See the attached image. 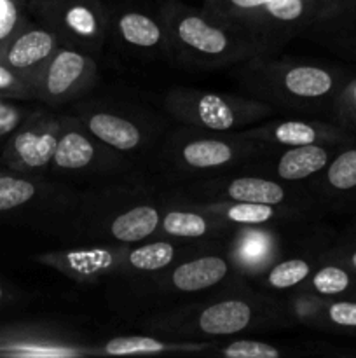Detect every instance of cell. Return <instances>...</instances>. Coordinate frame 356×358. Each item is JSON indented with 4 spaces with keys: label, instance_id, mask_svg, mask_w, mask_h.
<instances>
[{
    "label": "cell",
    "instance_id": "e0dca14e",
    "mask_svg": "<svg viewBox=\"0 0 356 358\" xmlns=\"http://www.w3.org/2000/svg\"><path fill=\"white\" fill-rule=\"evenodd\" d=\"M339 147L341 145H327V143L271 147L267 154L250 161L239 170L276 178L286 184H306L327 168Z\"/></svg>",
    "mask_w": 356,
    "mask_h": 358
},
{
    "label": "cell",
    "instance_id": "8fae6325",
    "mask_svg": "<svg viewBox=\"0 0 356 358\" xmlns=\"http://www.w3.org/2000/svg\"><path fill=\"white\" fill-rule=\"evenodd\" d=\"M38 21L52 28L63 45L80 49L94 58L103 52L110 34L108 10L101 0H54Z\"/></svg>",
    "mask_w": 356,
    "mask_h": 358
},
{
    "label": "cell",
    "instance_id": "7402d4cb",
    "mask_svg": "<svg viewBox=\"0 0 356 358\" xmlns=\"http://www.w3.org/2000/svg\"><path fill=\"white\" fill-rule=\"evenodd\" d=\"M108 23L110 34L126 51L143 58L168 56L166 28L161 13L152 14L140 7H122L108 14Z\"/></svg>",
    "mask_w": 356,
    "mask_h": 358
},
{
    "label": "cell",
    "instance_id": "d6986e66",
    "mask_svg": "<svg viewBox=\"0 0 356 358\" xmlns=\"http://www.w3.org/2000/svg\"><path fill=\"white\" fill-rule=\"evenodd\" d=\"M98 355V348L70 341L58 332L35 325H9L0 329L2 358H77Z\"/></svg>",
    "mask_w": 356,
    "mask_h": 358
},
{
    "label": "cell",
    "instance_id": "44dd1931",
    "mask_svg": "<svg viewBox=\"0 0 356 358\" xmlns=\"http://www.w3.org/2000/svg\"><path fill=\"white\" fill-rule=\"evenodd\" d=\"M320 208L356 210V140L342 143L320 175L306 182Z\"/></svg>",
    "mask_w": 356,
    "mask_h": 358
},
{
    "label": "cell",
    "instance_id": "e575fe53",
    "mask_svg": "<svg viewBox=\"0 0 356 358\" xmlns=\"http://www.w3.org/2000/svg\"><path fill=\"white\" fill-rule=\"evenodd\" d=\"M0 96L10 100H35L34 80L0 62Z\"/></svg>",
    "mask_w": 356,
    "mask_h": 358
},
{
    "label": "cell",
    "instance_id": "603a6c76",
    "mask_svg": "<svg viewBox=\"0 0 356 358\" xmlns=\"http://www.w3.org/2000/svg\"><path fill=\"white\" fill-rule=\"evenodd\" d=\"M236 226L216 219L212 213L202 212L175 198L164 199V212L156 236L175 238L199 243H225Z\"/></svg>",
    "mask_w": 356,
    "mask_h": 358
},
{
    "label": "cell",
    "instance_id": "ab89813d",
    "mask_svg": "<svg viewBox=\"0 0 356 358\" xmlns=\"http://www.w3.org/2000/svg\"><path fill=\"white\" fill-rule=\"evenodd\" d=\"M9 299H10V294H9V290H7L6 287H3L2 283H0V308H2V306H6V304L9 303Z\"/></svg>",
    "mask_w": 356,
    "mask_h": 358
},
{
    "label": "cell",
    "instance_id": "f546056e",
    "mask_svg": "<svg viewBox=\"0 0 356 358\" xmlns=\"http://www.w3.org/2000/svg\"><path fill=\"white\" fill-rule=\"evenodd\" d=\"M320 329L342 334L356 336V299L355 297H335L327 299L321 315Z\"/></svg>",
    "mask_w": 356,
    "mask_h": 358
},
{
    "label": "cell",
    "instance_id": "f1b7e54d",
    "mask_svg": "<svg viewBox=\"0 0 356 358\" xmlns=\"http://www.w3.org/2000/svg\"><path fill=\"white\" fill-rule=\"evenodd\" d=\"M321 252L314 259L311 257L279 259V261H276L274 264H272L264 275L258 276V278H262L264 287L274 290V292L299 289V287H302L304 283L307 282V278L311 276L313 269L316 268Z\"/></svg>",
    "mask_w": 356,
    "mask_h": 358
},
{
    "label": "cell",
    "instance_id": "5bb4252c",
    "mask_svg": "<svg viewBox=\"0 0 356 358\" xmlns=\"http://www.w3.org/2000/svg\"><path fill=\"white\" fill-rule=\"evenodd\" d=\"M131 159L94 138L77 117H63L51 170L58 173H112L126 170Z\"/></svg>",
    "mask_w": 356,
    "mask_h": 358
},
{
    "label": "cell",
    "instance_id": "f35d334b",
    "mask_svg": "<svg viewBox=\"0 0 356 358\" xmlns=\"http://www.w3.org/2000/svg\"><path fill=\"white\" fill-rule=\"evenodd\" d=\"M21 2H23L24 9H27L30 14H34V16L38 20V17L44 14V10L47 9L54 0H21Z\"/></svg>",
    "mask_w": 356,
    "mask_h": 358
},
{
    "label": "cell",
    "instance_id": "7a4b0ae2",
    "mask_svg": "<svg viewBox=\"0 0 356 358\" xmlns=\"http://www.w3.org/2000/svg\"><path fill=\"white\" fill-rule=\"evenodd\" d=\"M237 77L248 96L274 108L316 112L332 108L349 77L341 66L313 59L271 58L269 52L239 63Z\"/></svg>",
    "mask_w": 356,
    "mask_h": 358
},
{
    "label": "cell",
    "instance_id": "83f0119b",
    "mask_svg": "<svg viewBox=\"0 0 356 358\" xmlns=\"http://www.w3.org/2000/svg\"><path fill=\"white\" fill-rule=\"evenodd\" d=\"M302 289L318 294L327 299L335 297H355L356 296V273L348 266L339 262L337 259L327 254V248L321 252L320 261L313 269Z\"/></svg>",
    "mask_w": 356,
    "mask_h": 358
},
{
    "label": "cell",
    "instance_id": "8992f818",
    "mask_svg": "<svg viewBox=\"0 0 356 358\" xmlns=\"http://www.w3.org/2000/svg\"><path fill=\"white\" fill-rule=\"evenodd\" d=\"M163 107L181 126L215 133H239L265 121L276 110L251 96L195 87H173L164 94Z\"/></svg>",
    "mask_w": 356,
    "mask_h": 358
},
{
    "label": "cell",
    "instance_id": "4fadbf2b",
    "mask_svg": "<svg viewBox=\"0 0 356 358\" xmlns=\"http://www.w3.org/2000/svg\"><path fill=\"white\" fill-rule=\"evenodd\" d=\"M61 124V115L31 112L0 150V163L13 171L38 177L51 168Z\"/></svg>",
    "mask_w": 356,
    "mask_h": 358
},
{
    "label": "cell",
    "instance_id": "2e32d148",
    "mask_svg": "<svg viewBox=\"0 0 356 358\" xmlns=\"http://www.w3.org/2000/svg\"><path fill=\"white\" fill-rule=\"evenodd\" d=\"M237 275L227 254L220 252H194L180 259L159 275L150 278V285L163 294L192 296L223 285Z\"/></svg>",
    "mask_w": 356,
    "mask_h": 358
},
{
    "label": "cell",
    "instance_id": "30bf717a",
    "mask_svg": "<svg viewBox=\"0 0 356 358\" xmlns=\"http://www.w3.org/2000/svg\"><path fill=\"white\" fill-rule=\"evenodd\" d=\"M335 0H272L262 9L236 21L265 52L302 35L316 23Z\"/></svg>",
    "mask_w": 356,
    "mask_h": 358
},
{
    "label": "cell",
    "instance_id": "74e56055",
    "mask_svg": "<svg viewBox=\"0 0 356 358\" xmlns=\"http://www.w3.org/2000/svg\"><path fill=\"white\" fill-rule=\"evenodd\" d=\"M327 254L356 273V222L351 224L330 247H327Z\"/></svg>",
    "mask_w": 356,
    "mask_h": 358
},
{
    "label": "cell",
    "instance_id": "277c9868",
    "mask_svg": "<svg viewBox=\"0 0 356 358\" xmlns=\"http://www.w3.org/2000/svg\"><path fill=\"white\" fill-rule=\"evenodd\" d=\"M271 145L241 133H215L202 129H177L164 140L161 161L171 173L188 180L229 173L269 152Z\"/></svg>",
    "mask_w": 356,
    "mask_h": 358
},
{
    "label": "cell",
    "instance_id": "4dcf8cb0",
    "mask_svg": "<svg viewBox=\"0 0 356 358\" xmlns=\"http://www.w3.org/2000/svg\"><path fill=\"white\" fill-rule=\"evenodd\" d=\"M286 303L288 304H286V311L283 315H286L288 318H295V320L302 322V324L320 327L327 297H321L318 294H313L299 287L295 296L290 297Z\"/></svg>",
    "mask_w": 356,
    "mask_h": 358
},
{
    "label": "cell",
    "instance_id": "9a60e30c",
    "mask_svg": "<svg viewBox=\"0 0 356 358\" xmlns=\"http://www.w3.org/2000/svg\"><path fill=\"white\" fill-rule=\"evenodd\" d=\"M129 245L79 243L35 257L42 266L56 269L77 283H100L124 278V257Z\"/></svg>",
    "mask_w": 356,
    "mask_h": 358
},
{
    "label": "cell",
    "instance_id": "6da1fadb",
    "mask_svg": "<svg viewBox=\"0 0 356 358\" xmlns=\"http://www.w3.org/2000/svg\"><path fill=\"white\" fill-rule=\"evenodd\" d=\"M164 199L157 201L140 187H108L75 194L58 229L79 243L135 245L157 234Z\"/></svg>",
    "mask_w": 356,
    "mask_h": 358
},
{
    "label": "cell",
    "instance_id": "ffe728a7",
    "mask_svg": "<svg viewBox=\"0 0 356 358\" xmlns=\"http://www.w3.org/2000/svg\"><path fill=\"white\" fill-rule=\"evenodd\" d=\"M225 254L239 276L258 278L281 257L274 226H236L225 240Z\"/></svg>",
    "mask_w": 356,
    "mask_h": 358
},
{
    "label": "cell",
    "instance_id": "8d00e7d4",
    "mask_svg": "<svg viewBox=\"0 0 356 358\" xmlns=\"http://www.w3.org/2000/svg\"><path fill=\"white\" fill-rule=\"evenodd\" d=\"M31 115L27 108L21 107L10 98L0 96V150L3 149L7 140L13 136V133L27 121Z\"/></svg>",
    "mask_w": 356,
    "mask_h": 358
},
{
    "label": "cell",
    "instance_id": "ba28073f",
    "mask_svg": "<svg viewBox=\"0 0 356 358\" xmlns=\"http://www.w3.org/2000/svg\"><path fill=\"white\" fill-rule=\"evenodd\" d=\"M96 80V58L61 44L34 77L35 100L52 108L63 107L86 96Z\"/></svg>",
    "mask_w": 356,
    "mask_h": 358
},
{
    "label": "cell",
    "instance_id": "d6a6232c",
    "mask_svg": "<svg viewBox=\"0 0 356 358\" xmlns=\"http://www.w3.org/2000/svg\"><path fill=\"white\" fill-rule=\"evenodd\" d=\"M330 110L334 112L335 124L356 136V76L349 77L344 87L339 91Z\"/></svg>",
    "mask_w": 356,
    "mask_h": 358
},
{
    "label": "cell",
    "instance_id": "836d02e7",
    "mask_svg": "<svg viewBox=\"0 0 356 358\" xmlns=\"http://www.w3.org/2000/svg\"><path fill=\"white\" fill-rule=\"evenodd\" d=\"M271 2L272 0H205L202 7L222 20L236 23Z\"/></svg>",
    "mask_w": 356,
    "mask_h": 358
},
{
    "label": "cell",
    "instance_id": "4316f807",
    "mask_svg": "<svg viewBox=\"0 0 356 358\" xmlns=\"http://www.w3.org/2000/svg\"><path fill=\"white\" fill-rule=\"evenodd\" d=\"M213 343L195 341H166L156 336H117L98 346V355L129 357V355H157L170 352H208Z\"/></svg>",
    "mask_w": 356,
    "mask_h": 358
},
{
    "label": "cell",
    "instance_id": "d4e9b609",
    "mask_svg": "<svg viewBox=\"0 0 356 358\" xmlns=\"http://www.w3.org/2000/svg\"><path fill=\"white\" fill-rule=\"evenodd\" d=\"M171 198L202 210V212L212 213L213 217L230 224V226H278L283 222L306 220L313 215L304 210L285 208V206L276 205L225 201V199H184L175 194H171Z\"/></svg>",
    "mask_w": 356,
    "mask_h": 358
},
{
    "label": "cell",
    "instance_id": "3957f363",
    "mask_svg": "<svg viewBox=\"0 0 356 358\" xmlns=\"http://www.w3.org/2000/svg\"><path fill=\"white\" fill-rule=\"evenodd\" d=\"M166 28L168 56L192 69H222L239 65L264 48L239 24L195 9L178 0H164L159 7Z\"/></svg>",
    "mask_w": 356,
    "mask_h": 358
},
{
    "label": "cell",
    "instance_id": "7c38bea8",
    "mask_svg": "<svg viewBox=\"0 0 356 358\" xmlns=\"http://www.w3.org/2000/svg\"><path fill=\"white\" fill-rule=\"evenodd\" d=\"M75 194L49 184L37 175L20 173L3 166L0 173V215H38L58 222L72 205Z\"/></svg>",
    "mask_w": 356,
    "mask_h": 358
},
{
    "label": "cell",
    "instance_id": "5b68a950",
    "mask_svg": "<svg viewBox=\"0 0 356 358\" xmlns=\"http://www.w3.org/2000/svg\"><path fill=\"white\" fill-rule=\"evenodd\" d=\"M274 315L285 317L264 303V297L248 294H230L209 303H195L175 308L150 318L147 327L163 336L187 338H229L274 320Z\"/></svg>",
    "mask_w": 356,
    "mask_h": 358
},
{
    "label": "cell",
    "instance_id": "60d3db41",
    "mask_svg": "<svg viewBox=\"0 0 356 358\" xmlns=\"http://www.w3.org/2000/svg\"><path fill=\"white\" fill-rule=\"evenodd\" d=\"M2 170H3V164L0 163V173H2Z\"/></svg>",
    "mask_w": 356,
    "mask_h": 358
},
{
    "label": "cell",
    "instance_id": "484cf974",
    "mask_svg": "<svg viewBox=\"0 0 356 358\" xmlns=\"http://www.w3.org/2000/svg\"><path fill=\"white\" fill-rule=\"evenodd\" d=\"M306 34L356 62V0H335Z\"/></svg>",
    "mask_w": 356,
    "mask_h": 358
},
{
    "label": "cell",
    "instance_id": "ac0fdd59",
    "mask_svg": "<svg viewBox=\"0 0 356 358\" xmlns=\"http://www.w3.org/2000/svg\"><path fill=\"white\" fill-rule=\"evenodd\" d=\"M239 133L271 147H299L314 145V143L342 145L356 140V136L335 122L309 121V119H279V121L258 122Z\"/></svg>",
    "mask_w": 356,
    "mask_h": 358
},
{
    "label": "cell",
    "instance_id": "52a82bcc",
    "mask_svg": "<svg viewBox=\"0 0 356 358\" xmlns=\"http://www.w3.org/2000/svg\"><path fill=\"white\" fill-rule=\"evenodd\" d=\"M175 196L184 199H225V201L258 203L276 205L285 208L304 210L309 213L320 212L309 189L302 184H286L276 178L257 173H229L215 175L208 178L191 180Z\"/></svg>",
    "mask_w": 356,
    "mask_h": 358
},
{
    "label": "cell",
    "instance_id": "1f68e13d",
    "mask_svg": "<svg viewBox=\"0 0 356 358\" xmlns=\"http://www.w3.org/2000/svg\"><path fill=\"white\" fill-rule=\"evenodd\" d=\"M209 352L227 358H279L283 355L278 346L271 345V343L253 341V339H236V341H229L216 348L212 346Z\"/></svg>",
    "mask_w": 356,
    "mask_h": 358
},
{
    "label": "cell",
    "instance_id": "b9f144b4",
    "mask_svg": "<svg viewBox=\"0 0 356 358\" xmlns=\"http://www.w3.org/2000/svg\"><path fill=\"white\" fill-rule=\"evenodd\" d=\"M355 299H356V296H355Z\"/></svg>",
    "mask_w": 356,
    "mask_h": 358
},
{
    "label": "cell",
    "instance_id": "cb8c5ba5",
    "mask_svg": "<svg viewBox=\"0 0 356 358\" xmlns=\"http://www.w3.org/2000/svg\"><path fill=\"white\" fill-rule=\"evenodd\" d=\"M59 45L61 42L52 28L38 20H28L0 49V62L34 80Z\"/></svg>",
    "mask_w": 356,
    "mask_h": 358
},
{
    "label": "cell",
    "instance_id": "9c48e42d",
    "mask_svg": "<svg viewBox=\"0 0 356 358\" xmlns=\"http://www.w3.org/2000/svg\"><path fill=\"white\" fill-rule=\"evenodd\" d=\"M77 119L94 138L131 161L149 150L157 138V128L152 119L128 107L93 103L79 110Z\"/></svg>",
    "mask_w": 356,
    "mask_h": 358
},
{
    "label": "cell",
    "instance_id": "d590c367",
    "mask_svg": "<svg viewBox=\"0 0 356 358\" xmlns=\"http://www.w3.org/2000/svg\"><path fill=\"white\" fill-rule=\"evenodd\" d=\"M21 0H0V49L28 21Z\"/></svg>",
    "mask_w": 356,
    "mask_h": 358
}]
</instances>
